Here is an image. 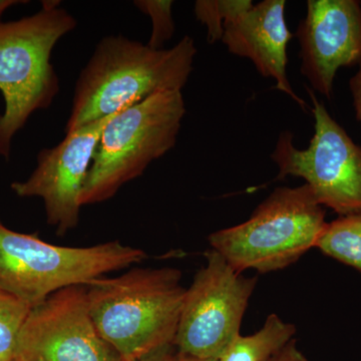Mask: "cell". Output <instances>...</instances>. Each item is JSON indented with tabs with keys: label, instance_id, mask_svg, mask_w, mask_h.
Listing matches in <instances>:
<instances>
[{
	"label": "cell",
	"instance_id": "6da1fadb",
	"mask_svg": "<svg viewBox=\"0 0 361 361\" xmlns=\"http://www.w3.org/2000/svg\"><path fill=\"white\" fill-rule=\"evenodd\" d=\"M196 54V45L189 35L167 49H154L123 35L104 37L80 71L66 133L154 94L182 92Z\"/></svg>",
	"mask_w": 361,
	"mask_h": 361
},
{
	"label": "cell",
	"instance_id": "7a4b0ae2",
	"mask_svg": "<svg viewBox=\"0 0 361 361\" xmlns=\"http://www.w3.org/2000/svg\"><path fill=\"white\" fill-rule=\"evenodd\" d=\"M176 268H135L87 286L97 331L125 361L174 345L186 289Z\"/></svg>",
	"mask_w": 361,
	"mask_h": 361
},
{
	"label": "cell",
	"instance_id": "3957f363",
	"mask_svg": "<svg viewBox=\"0 0 361 361\" xmlns=\"http://www.w3.org/2000/svg\"><path fill=\"white\" fill-rule=\"evenodd\" d=\"M59 1H44L39 13L0 25V156L11 157L14 135L32 114L51 106L59 78L51 52L61 37L77 25Z\"/></svg>",
	"mask_w": 361,
	"mask_h": 361
},
{
	"label": "cell",
	"instance_id": "277c9868",
	"mask_svg": "<svg viewBox=\"0 0 361 361\" xmlns=\"http://www.w3.org/2000/svg\"><path fill=\"white\" fill-rule=\"evenodd\" d=\"M325 213L308 185L277 188L248 220L212 233L208 241L239 272L282 270L315 248Z\"/></svg>",
	"mask_w": 361,
	"mask_h": 361
},
{
	"label": "cell",
	"instance_id": "5b68a950",
	"mask_svg": "<svg viewBox=\"0 0 361 361\" xmlns=\"http://www.w3.org/2000/svg\"><path fill=\"white\" fill-rule=\"evenodd\" d=\"M146 258L141 249L118 241L90 247L54 245L35 235L13 231L0 221V288L32 307L61 289L87 286Z\"/></svg>",
	"mask_w": 361,
	"mask_h": 361
},
{
	"label": "cell",
	"instance_id": "8992f818",
	"mask_svg": "<svg viewBox=\"0 0 361 361\" xmlns=\"http://www.w3.org/2000/svg\"><path fill=\"white\" fill-rule=\"evenodd\" d=\"M186 104L182 92H166L115 114L102 133L87 174L82 206L113 198L174 148Z\"/></svg>",
	"mask_w": 361,
	"mask_h": 361
},
{
	"label": "cell",
	"instance_id": "52a82bcc",
	"mask_svg": "<svg viewBox=\"0 0 361 361\" xmlns=\"http://www.w3.org/2000/svg\"><path fill=\"white\" fill-rule=\"evenodd\" d=\"M312 102L314 134L306 149L296 148L291 132L280 133L271 159L277 179L301 178L316 200L342 216L361 215V147L332 118L314 92L305 85Z\"/></svg>",
	"mask_w": 361,
	"mask_h": 361
},
{
	"label": "cell",
	"instance_id": "ba28073f",
	"mask_svg": "<svg viewBox=\"0 0 361 361\" xmlns=\"http://www.w3.org/2000/svg\"><path fill=\"white\" fill-rule=\"evenodd\" d=\"M205 256L206 265L186 289L174 348L180 355L217 360L239 336L257 279L244 276L213 249Z\"/></svg>",
	"mask_w": 361,
	"mask_h": 361
},
{
	"label": "cell",
	"instance_id": "9c48e42d",
	"mask_svg": "<svg viewBox=\"0 0 361 361\" xmlns=\"http://www.w3.org/2000/svg\"><path fill=\"white\" fill-rule=\"evenodd\" d=\"M20 361H125L92 322L87 286H71L35 306L16 342Z\"/></svg>",
	"mask_w": 361,
	"mask_h": 361
},
{
	"label": "cell",
	"instance_id": "30bf717a",
	"mask_svg": "<svg viewBox=\"0 0 361 361\" xmlns=\"http://www.w3.org/2000/svg\"><path fill=\"white\" fill-rule=\"evenodd\" d=\"M114 115L66 133L58 146L40 152L27 179L11 184L18 197L44 201L47 223L59 235L75 229L80 222L82 189L99 137Z\"/></svg>",
	"mask_w": 361,
	"mask_h": 361
},
{
	"label": "cell",
	"instance_id": "8fae6325",
	"mask_svg": "<svg viewBox=\"0 0 361 361\" xmlns=\"http://www.w3.org/2000/svg\"><path fill=\"white\" fill-rule=\"evenodd\" d=\"M295 37L301 73L313 92L330 101L338 71L361 65L360 1L308 0Z\"/></svg>",
	"mask_w": 361,
	"mask_h": 361
},
{
	"label": "cell",
	"instance_id": "7c38bea8",
	"mask_svg": "<svg viewBox=\"0 0 361 361\" xmlns=\"http://www.w3.org/2000/svg\"><path fill=\"white\" fill-rule=\"evenodd\" d=\"M285 6L284 0L254 4L225 26L222 42L230 54L250 59L263 78L275 80V89L307 111V104L292 89L287 75V49L293 35L285 20Z\"/></svg>",
	"mask_w": 361,
	"mask_h": 361
},
{
	"label": "cell",
	"instance_id": "4fadbf2b",
	"mask_svg": "<svg viewBox=\"0 0 361 361\" xmlns=\"http://www.w3.org/2000/svg\"><path fill=\"white\" fill-rule=\"evenodd\" d=\"M295 334V325L272 313L255 334H239L217 361H267L290 342Z\"/></svg>",
	"mask_w": 361,
	"mask_h": 361
},
{
	"label": "cell",
	"instance_id": "5bb4252c",
	"mask_svg": "<svg viewBox=\"0 0 361 361\" xmlns=\"http://www.w3.org/2000/svg\"><path fill=\"white\" fill-rule=\"evenodd\" d=\"M315 248L361 272V215L342 216L327 222Z\"/></svg>",
	"mask_w": 361,
	"mask_h": 361
},
{
	"label": "cell",
	"instance_id": "9a60e30c",
	"mask_svg": "<svg viewBox=\"0 0 361 361\" xmlns=\"http://www.w3.org/2000/svg\"><path fill=\"white\" fill-rule=\"evenodd\" d=\"M252 0H198L195 2L197 20L207 28V40L215 44L222 40L224 27L253 6Z\"/></svg>",
	"mask_w": 361,
	"mask_h": 361
},
{
	"label": "cell",
	"instance_id": "2e32d148",
	"mask_svg": "<svg viewBox=\"0 0 361 361\" xmlns=\"http://www.w3.org/2000/svg\"><path fill=\"white\" fill-rule=\"evenodd\" d=\"M32 308L0 288V361L13 360L18 336Z\"/></svg>",
	"mask_w": 361,
	"mask_h": 361
},
{
	"label": "cell",
	"instance_id": "e0dca14e",
	"mask_svg": "<svg viewBox=\"0 0 361 361\" xmlns=\"http://www.w3.org/2000/svg\"><path fill=\"white\" fill-rule=\"evenodd\" d=\"M134 4L152 20L151 37L147 44L154 49H163L165 42L172 39L176 30L172 16L174 2L172 0H137Z\"/></svg>",
	"mask_w": 361,
	"mask_h": 361
},
{
	"label": "cell",
	"instance_id": "ac0fdd59",
	"mask_svg": "<svg viewBox=\"0 0 361 361\" xmlns=\"http://www.w3.org/2000/svg\"><path fill=\"white\" fill-rule=\"evenodd\" d=\"M267 361H310L305 355L299 350L296 345L295 339H292L276 355Z\"/></svg>",
	"mask_w": 361,
	"mask_h": 361
},
{
	"label": "cell",
	"instance_id": "d6986e66",
	"mask_svg": "<svg viewBox=\"0 0 361 361\" xmlns=\"http://www.w3.org/2000/svg\"><path fill=\"white\" fill-rule=\"evenodd\" d=\"M349 90H350L351 97H353L356 120L360 122L361 127V65L358 66L357 71L349 80Z\"/></svg>",
	"mask_w": 361,
	"mask_h": 361
},
{
	"label": "cell",
	"instance_id": "ffe728a7",
	"mask_svg": "<svg viewBox=\"0 0 361 361\" xmlns=\"http://www.w3.org/2000/svg\"><path fill=\"white\" fill-rule=\"evenodd\" d=\"M175 353L174 345L164 346L132 361H173Z\"/></svg>",
	"mask_w": 361,
	"mask_h": 361
},
{
	"label": "cell",
	"instance_id": "44dd1931",
	"mask_svg": "<svg viewBox=\"0 0 361 361\" xmlns=\"http://www.w3.org/2000/svg\"><path fill=\"white\" fill-rule=\"evenodd\" d=\"M27 1H23V0H0V25H1V16L2 14L4 13V11L6 9H8L9 7L16 6V4H26Z\"/></svg>",
	"mask_w": 361,
	"mask_h": 361
},
{
	"label": "cell",
	"instance_id": "7402d4cb",
	"mask_svg": "<svg viewBox=\"0 0 361 361\" xmlns=\"http://www.w3.org/2000/svg\"><path fill=\"white\" fill-rule=\"evenodd\" d=\"M173 361H217V360H215V358L193 357V356L180 355V353H177V351H176L174 360Z\"/></svg>",
	"mask_w": 361,
	"mask_h": 361
},
{
	"label": "cell",
	"instance_id": "603a6c76",
	"mask_svg": "<svg viewBox=\"0 0 361 361\" xmlns=\"http://www.w3.org/2000/svg\"><path fill=\"white\" fill-rule=\"evenodd\" d=\"M11 361H20V360H11Z\"/></svg>",
	"mask_w": 361,
	"mask_h": 361
},
{
	"label": "cell",
	"instance_id": "cb8c5ba5",
	"mask_svg": "<svg viewBox=\"0 0 361 361\" xmlns=\"http://www.w3.org/2000/svg\"><path fill=\"white\" fill-rule=\"evenodd\" d=\"M360 6H361V1H360Z\"/></svg>",
	"mask_w": 361,
	"mask_h": 361
}]
</instances>
